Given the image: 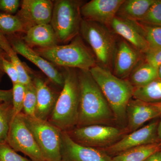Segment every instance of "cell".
<instances>
[{"instance_id":"cell-1","label":"cell","mask_w":161,"mask_h":161,"mask_svg":"<svg viewBox=\"0 0 161 161\" xmlns=\"http://www.w3.org/2000/svg\"><path fill=\"white\" fill-rule=\"evenodd\" d=\"M80 103L78 127L104 123L114 118L101 90L89 71L79 70Z\"/></svg>"},{"instance_id":"cell-2","label":"cell","mask_w":161,"mask_h":161,"mask_svg":"<svg viewBox=\"0 0 161 161\" xmlns=\"http://www.w3.org/2000/svg\"><path fill=\"white\" fill-rule=\"evenodd\" d=\"M64 83L48 121L61 131L69 130L78 125L80 103L78 72L64 68Z\"/></svg>"},{"instance_id":"cell-3","label":"cell","mask_w":161,"mask_h":161,"mask_svg":"<svg viewBox=\"0 0 161 161\" xmlns=\"http://www.w3.org/2000/svg\"><path fill=\"white\" fill-rule=\"evenodd\" d=\"M89 72L109 105L114 118L122 122L126 117V108L133 96L134 87L129 80L119 78L111 70L96 64Z\"/></svg>"},{"instance_id":"cell-4","label":"cell","mask_w":161,"mask_h":161,"mask_svg":"<svg viewBox=\"0 0 161 161\" xmlns=\"http://www.w3.org/2000/svg\"><path fill=\"white\" fill-rule=\"evenodd\" d=\"M36 51L54 65L64 68L89 71L97 64L95 56L78 36L66 45L38 48Z\"/></svg>"},{"instance_id":"cell-5","label":"cell","mask_w":161,"mask_h":161,"mask_svg":"<svg viewBox=\"0 0 161 161\" xmlns=\"http://www.w3.org/2000/svg\"><path fill=\"white\" fill-rule=\"evenodd\" d=\"M80 32L92 48L99 65L111 70L117 47L114 33L103 24L83 19Z\"/></svg>"},{"instance_id":"cell-6","label":"cell","mask_w":161,"mask_h":161,"mask_svg":"<svg viewBox=\"0 0 161 161\" xmlns=\"http://www.w3.org/2000/svg\"><path fill=\"white\" fill-rule=\"evenodd\" d=\"M50 23L59 42L65 43L73 40L80 32L82 20L80 14L81 1L57 0L54 2Z\"/></svg>"},{"instance_id":"cell-7","label":"cell","mask_w":161,"mask_h":161,"mask_svg":"<svg viewBox=\"0 0 161 161\" xmlns=\"http://www.w3.org/2000/svg\"><path fill=\"white\" fill-rule=\"evenodd\" d=\"M23 115L26 125L34 136L45 160L62 161V131L48 121Z\"/></svg>"},{"instance_id":"cell-8","label":"cell","mask_w":161,"mask_h":161,"mask_svg":"<svg viewBox=\"0 0 161 161\" xmlns=\"http://www.w3.org/2000/svg\"><path fill=\"white\" fill-rule=\"evenodd\" d=\"M6 142L15 151L22 153L32 161H46L34 136L26 125L23 112L13 119Z\"/></svg>"},{"instance_id":"cell-9","label":"cell","mask_w":161,"mask_h":161,"mask_svg":"<svg viewBox=\"0 0 161 161\" xmlns=\"http://www.w3.org/2000/svg\"><path fill=\"white\" fill-rule=\"evenodd\" d=\"M78 143L88 147H103L111 144L120 136L121 131L109 126L93 125L79 127L67 132Z\"/></svg>"},{"instance_id":"cell-10","label":"cell","mask_w":161,"mask_h":161,"mask_svg":"<svg viewBox=\"0 0 161 161\" xmlns=\"http://www.w3.org/2000/svg\"><path fill=\"white\" fill-rule=\"evenodd\" d=\"M5 36L17 53L21 55L34 64L47 76L53 83L63 87L64 83L63 73L59 71L54 64L40 56L16 34L7 35Z\"/></svg>"},{"instance_id":"cell-11","label":"cell","mask_w":161,"mask_h":161,"mask_svg":"<svg viewBox=\"0 0 161 161\" xmlns=\"http://www.w3.org/2000/svg\"><path fill=\"white\" fill-rule=\"evenodd\" d=\"M53 5L50 0H23L15 15L26 32L33 26L50 23Z\"/></svg>"},{"instance_id":"cell-12","label":"cell","mask_w":161,"mask_h":161,"mask_svg":"<svg viewBox=\"0 0 161 161\" xmlns=\"http://www.w3.org/2000/svg\"><path fill=\"white\" fill-rule=\"evenodd\" d=\"M159 122V120L153 121L132 132L107 147L106 150L110 153H119L134 147L160 142L158 134Z\"/></svg>"},{"instance_id":"cell-13","label":"cell","mask_w":161,"mask_h":161,"mask_svg":"<svg viewBox=\"0 0 161 161\" xmlns=\"http://www.w3.org/2000/svg\"><path fill=\"white\" fill-rule=\"evenodd\" d=\"M61 155L64 161H111L106 153L78 143L66 131L61 132Z\"/></svg>"},{"instance_id":"cell-14","label":"cell","mask_w":161,"mask_h":161,"mask_svg":"<svg viewBox=\"0 0 161 161\" xmlns=\"http://www.w3.org/2000/svg\"><path fill=\"white\" fill-rule=\"evenodd\" d=\"M109 26L114 34L119 35L135 49L144 54L149 51L142 25L139 22L115 16Z\"/></svg>"},{"instance_id":"cell-15","label":"cell","mask_w":161,"mask_h":161,"mask_svg":"<svg viewBox=\"0 0 161 161\" xmlns=\"http://www.w3.org/2000/svg\"><path fill=\"white\" fill-rule=\"evenodd\" d=\"M125 0H92L82 5L80 14L84 19L109 26Z\"/></svg>"},{"instance_id":"cell-16","label":"cell","mask_w":161,"mask_h":161,"mask_svg":"<svg viewBox=\"0 0 161 161\" xmlns=\"http://www.w3.org/2000/svg\"><path fill=\"white\" fill-rule=\"evenodd\" d=\"M145 54L139 51L125 40L117 43L114 64L113 74L119 78L124 79L129 76L139 64Z\"/></svg>"},{"instance_id":"cell-17","label":"cell","mask_w":161,"mask_h":161,"mask_svg":"<svg viewBox=\"0 0 161 161\" xmlns=\"http://www.w3.org/2000/svg\"><path fill=\"white\" fill-rule=\"evenodd\" d=\"M160 116L157 103H147L138 99H131L126 108L128 129L133 132L140 129L145 123Z\"/></svg>"},{"instance_id":"cell-18","label":"cell","mask_w":161,"mask_h":161,"mask_svg":"<svg viewBox=\"0 0 161 161\" xmlns=\"http://www.w3.org/2000/svg\"><path fill=\"white\" fill-rule=\"evenodd\" d=\"M36 94L37 104L35 117L41 120L48 121L55 106L57 98L51 89L40 77L32 78Z\"/></svg>"},{"instance_id":"cell-19","label":"cell","mask_w":161,"mask_h":161,"mask_svg":"<svg viewBox=\"0 0 161 161\" xmlns=\"http://www.w3.org/2000/svg\"><path fill=\"white\" fill-rule=\"evenodd\" d=\"M28 46L46 48L59 45L58 36L51 24H42L30 28L22 38Z\"/></svg>"},{"instance_id":"cell-20","label":"cell","mask_w":161,"mask_h":161,"mask_svg":"<svg viewBox=\"0 0 161 161\" xmlns=\"http://www.w3.org/2000/svg\"><path fill=\"white\" fill-rule=\"evenodd\" d=\"M155 0H125L116 16L139 22Z\"/></svg>"},{"instance_id":"cell-21","label":"cell","mask_w":161,"mask_h":161,"mask_svg":"<svg viewBox=\"0 0 161 161\" xmlns=\"http://www.w3.org/2000/svg\"><path fill=\"white\" fill-rule=\"evenodd\" d=\"M160 150V142L142 145L119 153L111 161H145L150 156Z\"/></svg>"},{"instance_id":"cell-22","label":"cell","mask_w":161,"mask_h":161,"mask_svg":"<svg viewBox=\"0 0 161 161\" xmlns=\"http://www.w3.org/2000/svg\"><path fill=\"white\" fill-rule=\"evenodd\" d=\"M0 45L8 56L9 60L14 65L19 75V83L27 86L32 83V78L29 71L26 69L18 56V54L12 48L5 36L0 34Z\"/></svg>"},{"instance_id":"cell-23","label":"cell","mask_w":161,"mask_h":161,"mask_svg":"<svg viewBox=\"0 0 161 161\" xmlns=\"http://www.w3.org/2000/svg\"><path fill=\"white\" fill-rule=\"evenodd\" d=\"M130 75V82L134 88L145 86L158 78V68L145 60L137 65Z\"/></svg>"},{"instance_id":"cell-24","label":"cell","mask_w":161,"mask_h":161,"mask_svg":"<svg viewBox=\"0 0 161 161\" xmlns=\"http://www.w3.org/2000/svg\"><path fill=\"white\" fill-rule=\"evenodd\" d=\"M132 98L147 103L161 102V79L158 78L145 86L134 88Z\"/></svg>"},{"instance_id":"cell-25","label":"cell","mask_w":161,"mask_h":161,"mask_svg":"<svg viewBox=\"0 0 161 161\" xmlns=\"http://www.w3.org/2000/svg\"><path fill=\"white\" fill-rule=\"evenodd\" d=\"M25 32L23 23L16 16L0 12V34L7 36Z\"/></svg>"},{"instance_id":"cell-26","label":"cell","mask_w":161,"mask_h":161,"mask_svg":"<svg viewBox=\"0 0 161 161\" xmlns=\"http://www.w3.org/2000/svg\"><path fill=\"white\" fill-rule=\"evenodd\" d=\"M13 117L12 102H0V142L7 140L9 127Z\"/></svg>"},{"instance_id":"cell-27","label":"cell","mask_w":161,"mask_h":161,"mask_svg":"<svg viewBox=\"0 0 161 161\" xmlns=\"http://www.w3.org/2000/svg\"><path fill=\"white\" fill-rule=\"evenodd\" d=\"M139 23L150 26H161V0H155Z\"/></svg>"},{"instance_id":"cell-28","label":"cell","mask_w":161,"mask_h":161,"mask_svg":"<svg viewBox=\"0 0 161 161\" xmlns=\"http://www.w3.org/2000/svg\"><path fill=\"white\" fill-rule=\"evenodd\" d=\"M26 86L23 113L26 116L35 117L37 99L34 85L32 83Z\"/></svg>"},{"instance_id":"cell-29","label":"cell","mask_w":161,"mask_h":161,"mask_svg":"<svg viewBox=\"0 0 161 161\" xmlns=\"http://www.w3.org/2000/svg\"><path fill=\"white\" fill-rule=\"evenodd\" d=\"M142 24L143 28L145 38L150 48L149 51L161 48V26Z\"/></svg>"},{"instance_id":"cell-30","label":"cell","mask_w":161,"mask_h":161,"mask_svg":"<svg viewBox=\"0 0 161 161\" xmlns=\"http://www.w3.org/2000/svg\"><path fill=\"white\" fill-rule=\"evenodd\" d=\"M12 101L13 117L23 112L25 98L26 86L20 83L13 84L12 89Z\"/></svg>"},{"instance_id":"cell-31","label":"cell","mask_w":161,"mask_h":161,"mask_svg":"<svg viewBox=\"0 0 161 161\" xmlns=\"http://www.w3.org/2000/svg\"><path fill=\"white\" fill-rule=\"evenodd\" d=\"M17 152L6 142H0V161H32Z\"/></svg>"},{"instance_id":"cell-32","label":"cell","mask_w":161,"mask_h":161,"mask_svg":"<svg viewBox=\"0 0 161 161\" xmlns=\"http://www.w3.org/2000/svg\"><path fill=\"white\" fill-rule=\"evenodd\" d=\"M3 71L10 78L13 84L19 83V75L17 70L11 61L7 58L3 57L2 60Z\"/></svg>"},{"instance_id":"cell-33","label":"cell","mask_w":161,"mask_h":161,"mask_svg":"<svg viewBox=\"0 0 161 161\" xmlns=\"http://www.w3.org/2000/svg\"><path fill=\"white\" fill-rule=\"evenodd\" d=\"M20 5L19 0H0V10L4 13L13 15L17 12Z\"/></svg>"},{"instance_id":"cell-34","label":"cell","mask_w":161,"mask_h":161,"mask_svg":"<svg viewBox=\"0 0 161 161\" xmlns=\"http://www.w3.org/2000/svg\"><path fill=\"white\" fill-rule=\"evenodd\" d=\"M145 61L155 67L161 65V48L150 50L145 54Z\"/></svg>"},{"instance_id":"cell-35","label":"cell","mask_w":161,"mask_h":161,"mask_svg":"<svg viewBox=\"0 0 161 161\" xmlns=\"http://www.w3.org/2000/svg\"><path fill=\"white\" fill-rule=\"evenodd\" d=\"M12 90H0V102H12Z\"/></svg>"},{"instance_id":"cell-36","label":"cell","mask_w":161,"mask_h":161,"mask_svg":"<svg viewBox=\"0 0 161 161\" xmlns=\"http://www.w3.org/2000/svg\"><path fill=\"white\" fill-rule=\"evenodd\" d=\"M145 161H161V150L152 154Z\"/></svg>"},{"instance_id":"cell-37","label":"cell","mask_w":161,"mask_h":161,"mask_svg":"<svg viewBox=\"0 0 161 161\" xmlns=\"http://www.w3.org/2000/svg\"><path fill=\"white\" fill-rule=\"evenodd\" d=\"M158 105L159 108L160 112V117L161 119L159 122L158 127V134L160 140V143L161 145V102L157 103Z\"/></svg>"},{"instance_id":"cell-38","label":"cell","mask_w":161,"mask_h":161,"mask_svg":"<svg viewBox=\"0 0 161 161\" xmlns=\"http://www.w3.org/2000/svg\"><path fill=\"white\" fill-rule=\"evenodd\" d=\"M3 57L8 58V56L6 55V54H3L0 53V70H2V71H3V67H2V60H3Z\"/></svg>"},{"instance_id":"cell-39","label":"cell","mask_w":161,"mask_h":161,"mask_svg":"<svg viewBox=\"0 0 161 161\" xmlns=\"http://www.w3.org/2000/svg\"><path fill=\"white\" fill-rule=\"evenodd\" d=\"M158 78L161 79V65L158 68Z\"/></svg>"},{"instance_id":"cell-40","label":"cell","mask_w":161,"mask_h":161,"mask_svg":"<svg viewBox=\"0 0 161 161\" xmlns=\"http://www.w3.org/2000/svg\"><path fill=\"white\" fill-rule=\"evenodd\" d=\"M4 74V72L0 70V82H1V79H2V77H3V74Z\"/></svg>"},{"instance_id":"cell-41","label":"cell","mask_w":161,"mask_h":161,"mask_svg":"<svg viewBox=\"0 0 161 161\" xmlns=\"http://www.w3.org/2000/svg\"><path fill=\"white\" fill-rule=\"evenodd\" d=\"M0 53L3 54H6V53L4 52V51L3 49V48L1 47V45H0Z\"/></svg>"},{"instance_id":"cell-42","label":"cell","mask_w":161,"mask_h":161,"mask_svg":"<svg viewBox=\"0 0 161 161\" xmlns=\"http://www.w3.org/2000/svg\"><path fill=\"white\" fill-rule=\"evenodd\" d=\"M62 161H63V160H62Z\"/></svg>"}]
</instances>
